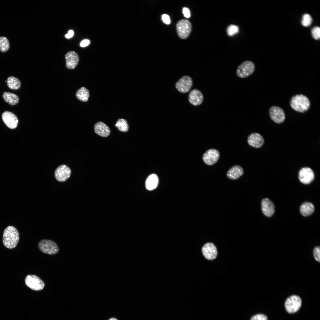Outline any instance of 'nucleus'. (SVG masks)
I'll return each mask as SVG.
<instances>
[{
	"mask_svg": "<svg viewBox=\"0 0 320 320\" xmlns=\"http://www.w3.org/2000/svg\"><path fill=\"white\" fill-rule=\"evenodd\" d=\"M193 84V81L191 77L185 76L180 79L175 84L177 89L180 92L186 93L189 91Z\"/></svg>",
	"mask_w": 320,
	"mask_h": 320,
	"instance_id": "obj_8",
	"label": "nucleus"
},
{
	"mask_svg": "<svg viewBox=\"0 0 320 320\" xmlns=\"http://www.w3.org/2000/svg\"><path fill=\"white\" fill-rule=\"evenodd\" d=\"M89 96V90L86 88L82 87L76 92V97L79 100L84 102L87 101Z\"/></svg>",
	"mask_w": 320,
	"mask_h": 320,
	"instance_id": "obj_24",
	"label": "nucleus"
},
{
	"mask_svg": "<svg viewBox=\"0 0 320 320\" xmlns=\"http://www.w3.org/2000/svg\"><path fill=\"white\" fill-rule=\"evenodd\" d=\"M162 19L163 22L167 24H169L170 23L169 17L167 14H163L162 16Z\"/></svg>",
	"mask_w": 320,
	"mask_h": 320,
	"instance_id": "obj_33",
	"label": "nucleus"
},
{
	"mask_svg": "<svg viewBox=\"0 0 320 320\" xmlns=\"http://www.w3.org/2000/svg\"><path fill=\"white\" fill-rule=\"evenodd\" d=\"M108 320H117L115 318H111L110 319Z\"/></svg>",
	"mask_w": 320,
	"mask_h": 320,
	"instance_id": "obj_37",
	"label": "nucleus"
},
{
	"mask_svg": "<svg viewBox=\"0 0 320 320\" xmlns=\"http://www.w3.org/2000/svg\"><path fill=\"white\" fill-rule=\"evenodd\" d=\"M2 96L4 100L10 105H15L19 102V97L15 94L9 92H5L3 93Z\"/></svg>",
	"mask_w": 320,
	"mask_h": 320,
	"instance_id": "obj_23",
	"label": "nucleus"
},
{
	"mask_svg": "<svg viewBox=\"0 0 320 320\" xmlns=\"http://www.w3.org/2000/svg\"><path fill=\"white\" fill-rule=\"evenodd\" d=\"M183 12L184 16L186 18H189L190 16V12L189 9L186 7H184L183 9Z\"/></svg>",
	"mask_w": 320,
	"mask_h": 320,
	"instance_id": "obj_34",
	"label": "nucleus"
},
{
	"mask_svg": "<svg viewBox=\"0 0 320 320\" xmlns=\"http://www.w3.org/2000/svg\"><path fill=\"white\" fill-rule=\"evenodd\" d=\"M247 142L251 146L258 148L263 145L264 140L263 137L260 134L257 133H254L249 136Z\"/></svg>",
	"mask_w": 320,
	"mask_h": 320,
	"instance_id": "obj_18",
	"label": "nucleus"
},
{
	"mask_svg": "<svg viewBox=\"0 0 320 320\" xmlns=\"http://www.w3.org/2000/svg\"><path fill=\"white\" fill-rule=\"evenodd\" d=\"M220 153L218 150L211 149L208 150L204 153L203 156V160L207 164L212 165L217 162Z\"/></svg>",
	"mask_w": 320,
	"mask_h": 320,
	"instance_id": "obj_12",
	"label": "nucleus"
},
{
	"mask_svg": "<svg viewBox=\"0 0 320 320\" xmlns=\"http://www.w3.org/2000/svg\"><path fill=\"white\" fill-rule=\"evenodd\" d=\"M159 183V179L156 175L152 174L147 178L145 183L146 188L148 190H153L157 187Z\"/></svg>",
	"mask_w": 320,
	"mask_h": 320,
	"instance_id": "obj_21",
	"label": "nucleus"
},
{
	"mask_svg": "<svg viewBox=\"0 0 320 320\" xmlns=\"http://www.w3.org/2000/svg\"><path fill=\"white\" fill-rule=\"evenodd\" d=\"M114 126L121 132H126L129 129V125L127 120L123 119H119Z\"/></svg>",
	"mask_w": 320,
	"mask_h": 320,
	"instance_id": "obj_26",
	"label": "nucleus"
},
{
	"mask_svg": "<svg viewBox=\"0 0 320 320\" xmlns=\"http://www.w3.org/2000/svg\"><path fill=\"white\" fill-rule=\"evenodd\" d=\"M7 84L9 89L13 90L18 89L21 86L20 81L17 78L13 76H10L8 78Z\"/></svg>",
	"mask_w": 320,
	"mask_h": 320,
	"instance_id": "obj_25",
	"label": "nucleus"
},
{
	"mask_svg": "<svg viewBox=\"0 0 320 320\" xmlns=\"http://www.w3.org/2000/svg\"><path fill=\"white\" fill-rule=\"evenodd\" d=\"M275 207L273 202L268 198L263 199L261 202V209L263 214L266 217H271L274 214Z\"/></svg>",
	"mask_w": 320,
	"mask_h": 320,
	"instance_id": "obj_16",
	"label": "nucleus"
},
{
	"mask_svg": "<svg viewBox=\"0 0 320 320\" xmlns=\"http://www.w3.org/2000/svg\"><path fill=\"white\" fill-rule=\"evenodd\" d=\"M65 57L66 67L70 69L75 68L79 62L78 54L73 51H70L66 53Z\"/></svg>",
	"mask_w": 320,
	"mask_h": 320,
	"instance_id": "obj_15",
	"label": "nucleus"
},
{
	"mask_svg": "<svg viewBox=\"0 0 320 320\" xmlns=\"http://www.w3.org/2000/svg\"><path fill=\"white\" fill-rule=\"evenodd\" d=\"M176 29L179 36L182 39H185L189 36L192 29L190 22L186 19L179 20L176 25Z\"/></svg>",
	"mask_w": 320,
	"mask_h": 320,
	"instance_id": "obj_6",
	"label": "nucleus"
},
{
	"mask_svg": "<svg viewBox=\"0 0 320 320\" xmlns=\"http://www.w3.org/2000/svg\"><path fill=\"white\" fill-rule=\"evenodd\" d=\"M302 304L300 298L296 295H293L286 300L285 306L287 311L289 313H293L297 311Z\"/></svg>",
	"mask_w": 320,
	"mask_h": 320,
	"instance_id": "obj_7",
	"label": "nucleus"
},
{
	"mask_svg": "<svg viewBox=\"0 0 320 320\" xmlns=\"http://www.w3.org/2000/svg\"><path fill=\"white\" fill-rule=\"evenodd\" d=\"M203 98L201 92L197 89H195L190 92L188 96V100L191 104L198 106L202 103Z\"/></svg>",
	"mask_w": 320,
	"mask_h": 320,
	"instance_id": "obj_17",
	"label": "nucleus"
},
{
	"mask_svg": "<svg viewBox=\"0 0 320 320\" xmlns=\"http://www.w3.org/2000/svg\"><path fill=\"white\" fill-rule=\"evenodd\" d=\"M202 252L205 257L208 260L215 259L217 255L216 248L212 243H208L204 245L202 248Z\"/></svg>",
	"mask_w": 320,
	"mask_h": 320,
	"instance_id": "obj_14",
	"label": "nucleus"
},
{
	"mask_svg": "<svg viewBox=\"0 0 320 320\" xmlns=\"http://www.w3.org/2000/svg\"><path fill=\"white\" fill-rule=\"evenodd\" d=\"M290 104L291 107L294 110L303 113L308 110L311 103L306 96L302 94H298L292 97Z\"/></svg>",
	"mask_w": 320,
	"mask_h": 320,
	"instance_id": "obj_2",
	"label": "nucleus"
},
{
	"mask_svg": "<svg viewBox=\"0 0 320 320\" xmlns=\"http://www.w3.org/2000/svg\"><path fill=\"white\" fill-rule=\"evenodd\" d=\"M74 34V32L72 30H70L68 31L67 34H66L65 36V37L67 39H69L72 37Z\"/></svg>",
	"mask_w": 320,
	"mask_h": 320,
	"instance_id": "obj_36",
	"label": "nucleus"
},
{
	"mask_svg": "<svg viewBox=\"0 0 320 320\" xmlns=\"http://www.w3.org/2000/svg\"><path fill=\"white\" fill-rule=\"evenodd\" d=\"M315 207L313 204L311 202H305L300 206V211L301 214L304 216L307 217L311 215L314 212Z\"/></svg>",
	"mask_w": 320,
	"mask_h": 320,
	"instance_id": "obj_22",
	"label": "nucleus"
},
{
	"mask_svg": "<svg viewBox=\"0 0 320 320\" xmlns=\"http://www.w3.org/2000/svg\"><path fill=\"white\" fill-rule=\"evenodd\" d=\"M19 240V232L15 227L9 226L4 229L2 241L4 245L6 247L9 249L15 248L17 245Z\"/></svg>",
	"mask_w": 320,
	"mask_h": 320,
	"instance_id": "obj_1",
	"label": "nucleus"
},
{
	"mask_svg": "<svg viewBox=\"0 0 320 320\" xmlns=\"http://www.w3.org/2000/svg\"><path fill=\"white\" fill-rule=\"evenodd\" d=\"M244 170L240 166L236 165L228 171L227 175L228 178L231 179L235 180L242 176Z\"/></svg>",
	"mask_w": 320,
	"mask_h": 320,
	"instance_id": "obj_20",
	"label": "nucleus"
},
{
	"mask_svg": "<svg viewBox=\"0 0 320 320\" xmlns=\"http://www.w3.org/2000/svg\"><path fill=\"white\" fill-rule=\"evenodd\" d=\"M38 247L41 252L49 255L56 254L59 251L57 244L50 240L44 239L41 240L38 244Z\"/></svg>",
	"mask_w": 320,
	"mask_h": 320,
	"instance_id": "obj_3",
	"label": "nucleus"
},
{
	"mask_svg": "<svg viewBox=\"0 0 320 320\" xmlns=\"http://www.w3.org/2000/svg\"><path fill=\"white\" fill-rule=\"evenodd\" d=\"M25 282L28 287L35 291L42 290L45 286V284L43 281L35 275H27L25 278Z\"/></svg>",
	"mask_w": 320,
	"mask_h": 320,
	"instance_id": "obj_5",
	"label": "nucleus"
},
{
	"mask_svg": "<svg viewBox=\"0 0 320 320\" xmlns=\"http://www.w3.org/2000/svg\"><path fill=\"white\" fill-rule=\"evenodd\" d=\"M314 177L313 171L308 167L302 168L299 172V179L301 183L304 184L310 183L314 180Z\"/></svg>",
	"mask_w": 320,
	"mask_h": 320,
	"instance_id": "obj_11",
	"label": "nucleus"
},
{
	"mask_svg": "<svg viewBox=\"0 0 320 320\" xmlns=\"http://www.w3.org/2000/svg\"><path fill=\"white\" fill-rule=\"evenodd\" d=\"M94 129L97 134L104 137L108 136L111 132L108 126L101 121L97 122L94 126Z\"/></svg>",
	"mask_w": 320,
	"mask_h": 320,
	"instance_id": "obj_19",
	"label": "nucleus"
},
{
	"mask_svg": "<svg viewBox=\"0 0 320 320\" xmlns=\"http://www.w3.org/2000/svg\"><path fill=\"white\" fill-rule=\"evenodd\" d=\"M9 44L8 39L5 37H0V51L2 52L7 51L9 49Z\"/></svg>",
	"mask_w": 320,
	"mask_h": 320,
	"instance_id": "obj_27",
	"label": "nucleus"
},
{
	"mask_svg": "<svg viewBox=\"0 0 320 320\" xmlns=\"http://www.w3.org/2000/svg\"><path fill=\"white\" fill-rule=\"evenodd\" d=\"M313 254L314 258L318 262L320 261V249L319 246L316 247L313 250Z\"/></svg>",
	"mask_w": 320,
	"mask_h": 320,
	"instance_id": "obj_31",
	"label": "nucleus"
},
{
	"mask_svg": "<svg viewBox=\"0 0 320 320\" xmlns=\"http://www.w3.org/2000/svg\"><path fill=\"white\" fill-rule=\"evenodd\" d=\"M239 28L238 26L231 24L229 25L226 29L227 35L232 36L237 34L239 31Z\"/></svg>",
	"mask_w": 320,
	"mask_h": 320,
	"instance_id": "obj_29",
	"label": "nucleus"
},
{
	"mask_svg": "<svg viewBox=\"0 0 320 320\" xmlns=\"http://www.w3.org/2000/svg\"><path fill=\"white\" fill-rule=\"evenodd\" d=\"M2 118L4 123L9 128L14 129L17 127L18 120L13 113L8 111H4L2 114Z\"/></svg>",
	"mask_w": 320,
	"mask_h": 320,
	"instance_id": "obj_13",
	"label": "nucleus"
},
{
	"mask_svg": "<svg viewBox=\"0 0 320 320\" xmlns=\"http://www.w3.org/2000/svg\"><path fill=\"white\" fill-rule=\"evenodd\" d=\"M90 42V41L89 40L84 39L81 42L80 46L82 47H84L88 45Z\"/></svg>",
	"mask_w": 320,
	"mask_h": 320,
	"instance_id": "obj_35",
	"label": "nucleus"
},
{
	"mask_svg": "<svg viewBox=\"0 0 320 320\" xmlns=\"http://www.w3.org/2000/svg\"><path fill=\"white\" fill-rule=\"evenodd\" d=\"M269 113L271 119L277 124L282 123L285 119L284 111L279 107L273 106L269 109Z\"/></svg>",
	"mask_w": 320,
	"mask_h": 320,
	"instance_id": "obj_9",
	"label": "nucleus"
},
{
	"mask_svg": "<svg viewBox=\"0 0 320 320\" xmlns=\"http://www.w3.org/2000/svg\"><path fill=\"white\" fill-rule=\"evenodd\" d=\"M250 320H268L266 316L263 314H257L253 316Z\"/></svg>",
	"mask_w": 320,
	"mask_h": 320,
	"instance_id": "obj_32",
	"label": "nucleus"
},
{
	"mask_svg": "<svg viewBox=\"0 0 320 320\" xmlns=\"http://www.w3.org/2000/svg\"><path fill=\"white\" fill-rule=\"evenodd\" d=\"M312 22L311 16L308 14H305L302 16L301 24L304 26L308 27L311 24Z\"/></svg>",
	"mask_w": 320,
	"mask_h": 320,
	"instance_id": "obj_28",
	"label": "nucleus"
},
{
	"mask_svg": "<svg viewBox=\"0 0 320 320\" xmlns=\"http://www.w3.org/2000/svg\"><path fill=\"white\" fill-rule=\"evenodd\" d=\"M312 36L316 40H319L320 38V28L319 27L316 26L313 28L311 31Z\"/></svg>",
	"mask_w": 320,
	"mask_h": 320,
	"instance_id": "obj_30",
	"label": "nucleus"
},
{
	"mask_svg": "<svg viewBox=\"0 0 320 320\" xmlns=\"http://www.w3.org/2000/svg\"><path fill=\"white\" fill-rule=\"evenodd\" d=\"M71 170L67 165H61L55 169L54 175L56 179L58 181L63 182L66 181L70 176Z\"/></svg>",
	"mask_w": 320,
	"mask_h": 320,
	"instance_id": "obj_10",
	"label": "nucleus"
},
{
	"mask_svg": "<svg viewBox=\"0 0 320 320\" xmlns=\"http://www.w3.org/2000/svg\"><path fill=\"white\" fill-rule=\"evenodd\" d=\"M255 66L253 62L249 60L243 62L238 67L236 73L240 78H246L252 74L254 72Z\"/></svg>",
	"mask_w": 320,
	"mask_h": 320,
	"instance_id": "obj_4",
	"label": "nucleus"
}]
</instances>
